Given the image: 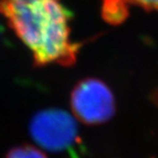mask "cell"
<instances>
[{"mask_svg":"<svg viewBox=\"0 0 158 158\" xmlns=\"http://www.w3.org/2000/svg\"><path fill=\"white\" fill-rule=\"evenodd\" d=\"M30 133L41 149L53 152L69 151L78 141L74 118L58 109L37 112L30 122Z\"/></svg>","mask_w":158,"mask_h":158,"instance_id":"obj_3","label":"cell"},{"mask_svg":"<svg viewBox=\"0 0 158 158\" xmlns=\"http://www.w3.org/2000/svg\"><path fill=\"white\" fill-rule=\"evenodd\" d=\"M127 3H128V2H127Z\"/></svg>","mask_w":158,"mask_h":158,"instance_id":"obj_7","label":"cell"},{"mask_svg":"<svg viewBox=\"0 0 158 158\" xmlns=\"http://www.w3.org/2000/svg\"><path fill=\"white\" fill-rule=\"evenodd\" d=\"M127 15L126 0H105L104 16L111 23L121 22Z\"/></svg>","mask_w":158,"mask_h":158,"instance_id":"obj_4","label":"cell"},{"mask_svg":"<svg viewBox=\"0 0 158 158\" xmlns=\"http://www.w3.org/2000/svg\"><path fill=\"white\" fill-rule=\"evenodd\" d=\"M73 116L86 125H101L114 115L115 99L110 89L96 78L78 82L71 94Z\"/></svg>","mask_w":158,"mask_h":158,"instance_id":"obj_2","label":"cell"},{"mask_svg":"<svg viewBox=\"0 0 158 158\" xmlns=\"http://www.w3.org/2000/svg\"><path fill=\"white\" fill-rule=\"evenodd\" d=\"M126 1L136 4L145 10H156L158 12V0H126Z\"/></svg>","mask_w":158,"mask_h":158,"instance_id":"obj_6","label":"cell"},{"mask_svg":"<svg viewBox=\"0 0 158 158\" xmlns=\"http://www.w3.org/2000/svg\"><path fill=\"white\" fill-rule=\"evenodd\" d=\"M5 158H48L41 149L31 145H21L10 149Z\"/></svg>","mask_w":158,"mask_h":158,"instance_id":"obj_5","label":"cell"},{"mask_svg":"<svg viewBox=\"0 0 158 158\" xmlns=\"http://www.w3.org/2000/svg\"><path fill=\"white\" fill-rule=\"evenodd\" d=\"M0 14L30 49L37 66H72L79 45L71 39L67 10L61 0H0Z\"/></svg>","mask_w":158,"mask_h":158,"instance_id":"obj_1","label":"cell"}]
</instances>
